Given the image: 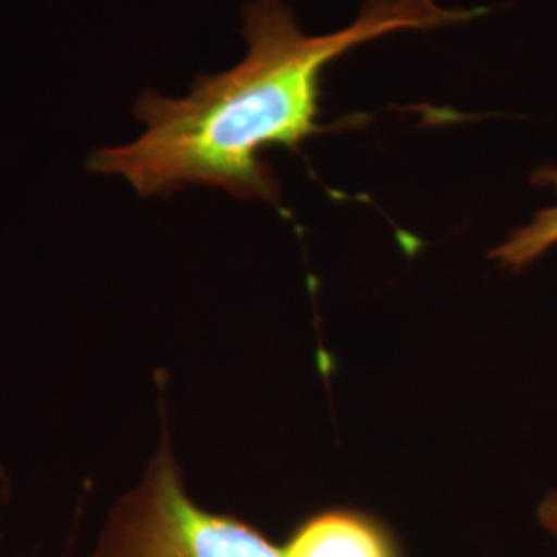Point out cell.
Segmentation results:
<instances>
[{
    "label": "cell",
    "instance_id": "6da1fadb",
    "mask_svg": "<svg viewBox=\"0 0 557 557\" xmlns=\"http://www.w3.org/2000/svg\"><path fill=\"white\" fill-rule=\"evenodd\" d=\"M479 11L444 9L436 0H368L349 27L306 36L283 0L244 9L246 59L220 75H202L186 98L140 96L139 139L94 151L87 168L128 180L140 197L188 184L223 188L238 199L281 202V186L262 151H298L320 131L324 69L359 44L400 29H436Z\"/></svg>",
    "mask_w": 557,
    "mask_h": 557
},
{
    "label": "cell",
    "instance_id": "5b68a950",
    "mask_svg": "<svg viewBox=\"0 0 557 557\" xmlns=\"http://www.w3.org/2000/svg\"><path fill=\"white\" fill-rule=\"evenodd\" d=\"M537 520L541 529L557 541V492H549L545 498L541 499Z\"/></svg>",
    "mask_w": 557,
    "mask_h": 557
},
{
    "label": "cell",
    "instance_id": "3957f363",
    "mask_svg": "<svg viewBox=\"0 0 557 557\" xmlns=\"http://www.w3.org/2000/svg\"><path fill=\"white\" fill-rule=\"evenodd\" d=\"M285 557H400L393 535L358 510H324L306 518L283 543Z\"/></svg>",
    "mask_w": 557,
    "mask_h": 557
},
{
    "label": "cell",
    "instance_id": "277c9868",
    "mask_svg": "<svg viewBox=\"0 0 557 557\" xmlns=\"http://www.w3.org/2000/svg\"><path fill=\"white\" fill-rule=\"evenodd\" d=\"M531 182L535 186H549L556 195V202L547 209H541L527 225L515 230L508 238L492 250V259L502 269L518 273L541 257L552 252L557 246V165H543L533 174Z\"/></svg>",
    "mask_w": 557,
    "mask_h": 557
},
{
    "label": "cell",
    "instance_id": "7a4b0ae2",
    "mask_svg": "<svg viewBox=\"0 0 557 557\" xmlns=\"http://www.w3.org/2000/svg\"><path fill=\"white\" fill-rule=\"evenodd\" d=\"M87 557H285L257 527L205 510L188 496L168 444L120 499Z\"/></svg>",
    "mask_w": 557,
    "mask_h": 557
}]
</instances>
